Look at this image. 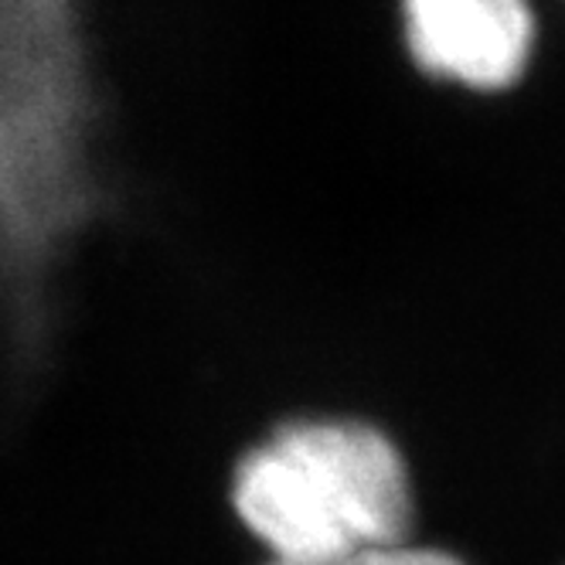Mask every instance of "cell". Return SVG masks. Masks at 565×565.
<instances>
[{
	"instance_id": "cell-2",
	"label": "cell",
	"mask_w": 565,
	"mask_h": 565,
	"mask_svg": "<svg viewBox=\"0 0 565 565\" xmlns=\"http://www.w3.org/2000/svg\"><path fill=\"white\" fill-rule=\"evenodd\" d=\"M232 508L269 562L331 565L409 542L413 480L395 439L354 416H294L235 460Z\"/></svg>"
},
{
	"instance_id": "cell-3",
	"label": "cell",
	"mask_w": 565,
	"mask_h": 565,
	"mask_svg": "<svg viewBox=\"0 0 565 565\" xmlns=\"http://www.w3.org/2000/svg\"><path fill=\"white\" fill-rule=\"evenodd\" d=\"M402 34L429 78L494 93L518 83L532 55L529 0H398Z\"/></svg>"
},
{
	"instance_id": "cell-1",
	"label": "cell",
	"mask_w": 565,
	"mask_h": 565,
	"mask_svg": "<svg viewBox=\"0 0 565 565\" xmlns=\"http://www.w3.org/2000/svg\"><path fill=\"white\" fill-rule=\"evenodd\" d=\"M89 0H0V279L21 307L93 218L103 103Z\"/></svg>"
},
{
	"instance_id": "cell-4",
	"label": "cell",
	"mask_w": 565,
	"mask_h": 565,
	"mask_svg": "<svg viewBox=\"0 0 565 565\" xmlns=\"http://www.w3.org/2000/svg\"><path fill=\"white\" fill-rule=\"evenodd\" d=\"M266 565H290V562H266ZM331 565H463V558H457L447 548H433V545H416L409 542H398L388 548H375L365 555H354L344 562H331Z\"/></svg>"
}]
</instances>
